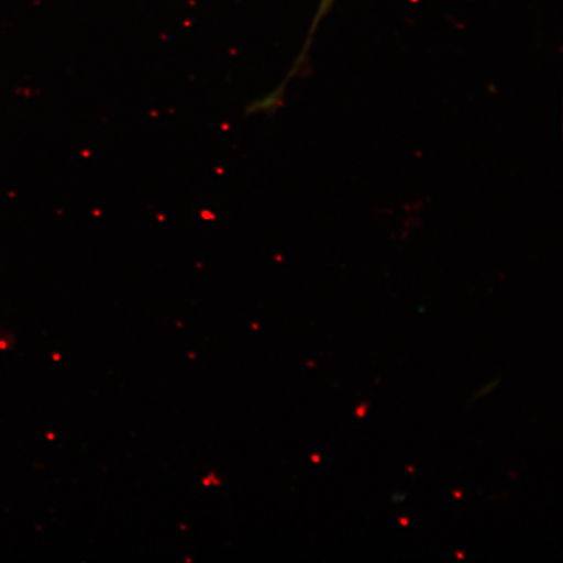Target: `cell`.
<instances>
[{
  "label": "cell",
  "mask_w": 563,
  "mask_h": 563,
  "mask_svg": "<svg viewBox=\"0 0 563 563\" xmlns=\"http://www.w3.org/2000/svg\"><path fill=\"white\" fill-rule=\"evenodd\" d=\"M285 87L286 81L280 84V86L274 90L273 93L265 96L263 100L252 103L249 108V111L252 112V114H255V112L258 111L273 112L274 110H277L280 108L282 100H284Z\"/></svg>",
  "instance_id": "6da1fadb"
}]
</instances>
